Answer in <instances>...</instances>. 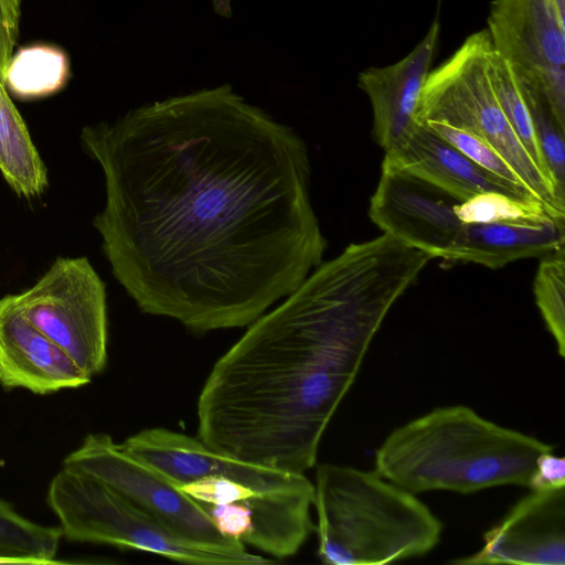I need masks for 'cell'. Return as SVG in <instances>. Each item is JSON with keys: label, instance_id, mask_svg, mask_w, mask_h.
Here are the masks:
<instances>
[{"label": "cell", "instance_id": "6da1fadb", "mask_svg": "<svg viewBox=\"0 0 565 565\" xmlns=\"http://www.w3.org/2000/svg\"><path fill=\"white\" fill-rule=\"evenodd\" d=\"M113 275L145 313L192 332L249 326L322 263L301 137L228 84L85 126Z\"/></svg>", "mask_w": 565, "mask_h": 565}, {"label": "cell", "instance_id": "7a4b0ae2", "mask_svg": "<svg viewBox=\"0 0 565 565\" xmlns=\"http://www.w3.org/2000/svg\"><path fill=\"white\" fill-rule=\"evenodd\" d=\"M429 254L383 233L321 263L213 365L198 438L237 460L305 473L367 349Z\"/></svg>", "mask_w": 565, "mask_h": 565}, {"label": "cell", "instance_id": "3957f363", "mask_svg": "<svg viewBox=\"0 0 565 565\" xmlns=\"http://www.w3.org/2000/svg\"><path fill=\"white\" fill-rule=\"evenodd\" d=\"M553 447L463 405L435 408L395 428L375 451V471L414 493H472L527 487L536 458Z\"/></svg>", "mask_w": 565, "mask_h": 565}, {"label": "cell", "instance_id": "277c9868", "mask_svg": "<svg viewBox=\"0 0 565 565\" xmlns=\"http://www.w3.org/2000/svg\"><path fill=\"white\" fill-rule=\"evenodd\" d=\"M312 507L318 556L328 565H382L422 556L438 544L443 531L416 494L375 470L319 465Z\"/></svg>", "mask_w": 565, "mask_h": 565}, {"label": "cell", "instance_id": "5b68a950", "mask_svg": "<svg viewBox=\"0 0 565 565\" xmlns=\"http://www.w3.org/2000/svg\"><path fill=\"white\" fill-rule=\"evenodd\" d=\"M492 50L489 31L483 29L469 35L449 58L430 70L420 92L416 121H443L479 137L539 200L565 213V200L534 162L498 103L488 73Z\"/></svg>", "mask_w": 565, "mask_h": 565}, {"label": "cell", "instance_id": "8992f818", "mask_svg": "<svg viewBox=\"0 0 565 565\" xmlns=\"http://www.w3.org/2000/svg\"><path fill=\"white\" fill-rule=\"evenodd\" d=\"M46 500L68 541L145 551L188 564H235L180 541L121 493L81 470L62 466Z\"/></svg>", "mask_w": 565, "mask_h": 565}, {"label": "cell", "instance_id": "52a82bcc", "mask_svg": "<svg viewBox=\"0 0 565 565\" xmlns=\"http://www.w3.org/2000/svg\"><path fill=\"white\" fill-rule=\"evenodd\" d=\"M63 466L105 482L185 544L227 556L235 564L271 563L249 553L244 543L221 535L199 501L124 451L108 434H88Z\"/></svg>", "mask_w": 565, "mask_h": 565}, {"label": "cell", "instance_id": "ba28073f", "mask_svg": "<svg viewBox=\"0 0 565 565\" xmlns=\"http://www.w3.org/2000/svg\"><path fill=\"white\" fill-rule=\"evenodd\" d=\"M13 298L22 315L87 376L105 369L106 288L87 258H57L35 285Z\"/></svg>", "mask_w": 565, "mask_h": 565}, {"label": "cell", "instance_id": "9c48e42d", "mask_svg": "<svg viewBox=\"0 0 565 565\" xmlns=\"http://www.w3.org/2000/svg\"><path fill=\"white\" fill-rule=\"evenodd\" d=\"M175 487L206 476L238 479L262 494L275 495L313 490L305 473L277 470L222 455L198 437L162 427L147 428L119 444Z\"/></svg>", "mask_w": 565, "mask_h": 565}, {"label": "cell", "instance_id": "30bf717a", "mask_svg": "<svg viewBox=\"0 0 565 565\" xmlns=\"http://www.w3.org/2000/svg\"><path fill=\"white\" fill-rule=\"evenodd\" d=\"M456 201L414 175L382 164L369 213L383 233L445 259L462 226L452 210Z\"/></svg>", "mask_w": 565, "mask_h": 565}, {"label": "cell", "instance_id": "8fae6325", "mask_svg": "<svg viewBox=\"0 0 565 565\" xmlns=\"http://www.w3.org/2000/svg\"><path fill=\"white\" fill-rule=\"evenodd\" d=\"M450 563L564 565L565 488L531 490L483 534L478 552Z\"/></svg>", "mask_w": 565, "mask_h": 565}, {"label": "cell", "instance_id": "7c38bea8", "mask_svg": "<svg viewBox=\"0 0 565 565\" xmlns=\"http://www.w3.org/2000/svg\"><path fill=\"white\" fill-rule=\"evenodd\" d=\"M487 29L520 76L565 67V0H493Z\"/></svg>", "mask_w": 565, "mask_h": 565}, {"label": "cell", "instance_id": "4fadbf2b", "mask_svg": "<svg viewBox=\"0 0 565 565\" xmlns=\"http://www.w3.org/2000/svg\"><path fill=\"white\" fill-rule=\"evenodd\" d=\"M74 361L20 311L13 295L0 298V385L45 395L90 382Z\"/></svg>", "mask_w": 565, "mask_h": 565}, {"label": "cell", "instance_id": "5bb4252c", "mask_svg": "<svg viewBox=\"0 0 565 565\" xmlns=\"http://www.w3.org/2000/svg\"><path fill=\"white\" fill-rule=\"evenodd\" d=\"M440 33L438 14L425 36L398 62L369 67L358 76L373 110V137L386 151L394 149L417 124L416 109L431 70Z\"/></svg>", "mask_w": 565, "mask_h": 565}, {"label": "cell", "instance_id": "9a60e30c", "mask_svg": "<svg viewBox=\"0 0 565 565\" xmlns=\"http://www.w3.org/2000/svg\"><path fill=\"white\" fill-rule=\"evenodd\" d=\"M383 164L414 175L458 201L483 192L537 199L526 189L482 169L426 125L418 122L394 149L385 152Z\"/></svg>", "mask_w": 565, "mask_h": 565}, {"label": "cell", "instance_id": "2e32d148", "mask_svg": "<svg viewBox=\"0 0 565 565\" xmlns=\"http://www.w3.org/2000/svg\"><path fill=\"white\" fill-rule=\"evenodd\" d=\"M565 217L462 223L445 259L499 269L526 257L545 256L565 243Z\"/></svg>", "mask_w": 565, "mask_h": 565}, {"label": "cell", "instance_id": "e0dca14e", "mask_svg": "<svg viewBox=\"0 0 565 565\" xmlns=\"http://www.w3.org/2000/svg\"><path fill=\"white\" fill-rule=\"evenodd\" d=\"M0 172L20 196L33 199L47 185V172L8 89L0 79Z\"/></svg>", "mask_w": 565, "mask_h": 565}, {"label": "cell", "instance_id": "ac0fdd59", "mask_svg": "<svg viewBox=\"0 0 565 565\" xmlns=\"http://www.w3.org/2000/svg\"><path fill=\"white\" fill-rule=\"evenodd\" d=\"M70 75V61L63 50L50 44H32L12 54L3 83L14 96L31 99L60 92Z\"/></svg>", "mask_w": 565, "mask_h": 565}, {"label": "cell", "instance_id": "d6986e66", "mask_svg": "<svg viewBox=\"0 0 565 565\" xmlns=\"http://www.w3.org/2000/svg\"><path fill=\"white\" fill-rule=\"evenodd\" d=\"M62 537L60 526L35 523L0 498L1 563H55Z\"/></svg>", "mask_w": 565, "mask_h": 565}, {"label": "cell", "instance_id": "ffe728a7", "mask_svg": "<svg viewBox=\"0 0 565 565\" xmlns=\"http://www.w3.org/2000/svg\"><path fill=\"white\" fill-rule=\"evenodd\" d=\"M488 73L498 103L512 129L534 162L552 180L540 152L531 114L518 76L509 61L494 49L489 57Z\"/></svg>", "mask_w": 565, "mask_h": 565}, {"label": "cell", "instance_id": "44dd1931", "mask_svg": "<svg viewBox=\"0 0 565 565\" xmlns=\"http://www.w3.org/2000/svg\"><path fill=\"white\" fill-rule=\"evenodd\" d=\"M454 213L462 223H494L565 217L541 200L522 199L499 192L479 193L468 200L456 201Z\"/></svg>", "mask_w": 565, "mask_h": 565}, {"label": "cell", "instance_id": "7402d4cb", "mask_svg": "<svg viewBox=\"0 0 565 565\" xmlns=\"http://www.w3.org/2000/svg\"><path fill=\"white\" fill-rule=\"evenodd\" d=\"M518 79L531 114L542 159L558 195L565 200V127L559 125L543 94L530 82L519 76Z\"/></svg>", "mask_w": 565, "mask_h": 565}, {"label": "cell", "instance_id": "603a6c76", "mask_svg": "<svg viewBox=\"0 0 565 565\" xmlns=\"http://www.w3.org/2000/svg\"><path fill=\"white\" fill-rule=\"evenodd\" d=\"M534 296L543 320L553 335L557 353L565 356V248L543 256L535 279Z\"/></svg>", "mask_w": 565, "mask_h": 565}, {"label": "cell", "instance_id": "cb8c5ba5", "mask_svg": "<svg viewBox=\"0 0 565 565\" xmlns=\"http://www.w3.org/2000/svg\"><path fill=\"white\" fill-rule=\"evenodd\" d=\"M422 125H426L482 169L511 184L522 186L530 191L509 163L479 137L443 121H426Z\"/></svg>", "mask_w": 565, "mask_h": 565}, {"label": "cell", "instance_id": "d4e9b609", "mask_svg": "<svg viewBox=\"0 0 565 565\" xmlns=\"http://www.w3.org/2000/svg\"><path fill=\"white\" fill-rule=\"evenodd\" d=\"M21 3L22 0H0V79L2 82L19 38Z\"/></svg>", "mask_w": 565, "mask_h": 565}, {"label": "cell", "instance_id": "484cf974", "mask_svg": "<svg viewBox=\"0 0 565 565\" xmlns=\"http://www.w3.org/2000/svg\"><path fill=\"white\" fill-rule=\"evenodd\" d=\"M527 488L534 491L565 488V459L552 451L541 454L536 458Z\"/></svg>", "mask_w": 565, "mask_h": 565}, {"label": "cell", "instance_id": "4316f807", "mask_svg": "<svg viewBox=\"0 0 565 565\" xmlns=\"http://www.w3.org/2000/svg\"><path fill=\"white\" fill-rule=\"evenodd\" d=\"M216 13L223 18L232 17V0H212Z\"/></svg>", "mask_w": 565, "mask_h": 565}]
</instances>
